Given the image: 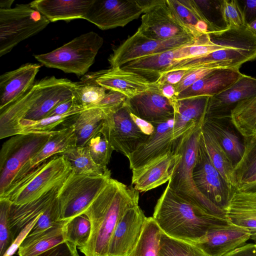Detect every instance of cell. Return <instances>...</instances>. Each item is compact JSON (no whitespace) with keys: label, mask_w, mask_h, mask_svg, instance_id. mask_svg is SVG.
Instances as JSON below:
<instances>
[{"label":"cell","mask_w":256,"mask_h":256,"mask_svg":"<svg viewBox=\"0 0 256 256\" xmlns=\"http://www.w3.org/2000/svg\"><path fill=\"white\" fill-rule=\"evenodd\" d=\"M78 113L72 112L62 116L47 117L38 120H23L20 123V134L50 132Z\"/></svg>","instance_id":"cell-45"},{"label":"cell","mask_w":256,"mask_h":256,"mask_svg":"<svg viewBox=\"0 0 256 256\" xmlns=\"http://www.w3.org/2000/svg\"><path fill=\"white\" fill-rule=\"evenodd\" d=\"M247 28L256 36V20L248 24Z\"/></svg>","instance_id":"cell-61"},{"label":"cell","mask_w":256,"mask_h":256,"mask_svg":"<svg viewBox=\"0 0 256 256\" xmlns=\"http://www.w3.org/2000/svg\"><path fill=\"white\" fill-rule=\"evenodd\" d=\"M60 208L57 198L40 216L28 236L40 233L54 225L61 223L64 220H60Z\"/></svg>","instance_id":"cell-48"},{"label":"cell","mask_w":256,"mask_h":256,"mask_svg":"<svg viewBox=\"0 0 256 256\" xmlns=\"http://www.w3.org/2000/svg\"><path fill=\"white\" fill-rule=\"evenodd\" d=\"M152 124L155 126L154 133L128 158L132 170L142 167L169 152H174L176 141L173 139L174 118Z\"/></svg>","instance_id":"cell-18"},{"label":"cell","mask_w":256,"mask_h":256,"mask_svg":"<svg viewBox=\"0 0 256 256\" xmlns=\"http://www.w3.org/2000/svg\"><path fill=\"white\" fill-rule=\"evenodd\" d=\"M62 154L70 162L72 171L76 174L102 175L110 172L107 167L100 166L94 162L87 146H76Z\"/></svg>","instance_id":"cell-38"},{"label":"cell","mask_w":256,"mask_h":256,"mask_svg":"<svg viewBox=\"0 0 256 256\" xmlns=\"http://www.w3.org/2000/svg\"><path fill=\"white\" fill-rule=\"evenodd\" d=\"M130 114L134 122L144 134L150 136L154 133L155 126L154 124L136 116L130 112Z\"/></svg>","instance_id":"cell-57"},{"label":"cell","mask_w":256,"mask_h":256,"mask_svg":"<svg viewBox=\"0 0 256 256\" xmlns=\"http://www.w3.org/2000/svg\"><path fill=\"white\" fill-rule=\"evenodd\" d=\"M255 244H256V242L255 243Z\"/></svg>","instance_id":"cell-62"},{"label":"cell","mask_w":256,"mask_h":256,"mask_svg":"<svg viewBox=\"0 0 256 256\" xmlns=\"http://www.w3.org/2000/svg\"><path fill=\"white\" fill-rule=\"evenodd\" d=\"M110 178V172L98 175L76 174L72 171L58 193L60 220L68 221L82 214Z\"/></svg>","instance_id":"cell-8"},{"label":"cell","mask_w":256,"mask_h":256,"mask_svg":"<svg viewBox=\"0 0 256 256\" xmlns=\"http://www.w3.org/2000/svg\"><path fill=\"white\" fill-rule=\"evenodd\" d=\"M40 66L26 64L0 76V110L16 100L33 86Z\"/></svg>","instance_id":"cell-24"},{"label":"cell","mask_w":256,"mask_h":256,"mask_svg":"<svg viewBox=\"0 0 256 256\" xmlns=\"http://www.w3.org/2000/svg\"><path fill=\"white\" fill-rule=\"evenodd\" d=\"M226 256H256V246L253 244H245Z\"/></svg>","instance_id":"cell-58"},{"label":"cell","mask_w":256,"mask_h":256,"mask_svg":"<svg viewBox=\"0 0 256 256\" xmlns=\"http://www.w3.org/2000/svg\"><path fill=\"white\" fill-rule=\"evenodd\" d=\"M202 124L176 140L174 152L180 155L168 180V186L184 200L196 204L217 214L226 217V212L220 209L204 196L197 189L192 179Z\"/></svg>","instance_id":"cell-4"},{"label":"cell","mask_w":256,"mask_h":256,"mask_svg":"<svg viewBox=\"0 0 256 256\" xmlns=\"http://www.w3.org/2000/svg\"><path fill=\"white\" fill-rule=\"evenodd\" d=\"M12 204L8 198H0V256H4L14 241L9 221Z\"/></svg>","instance_id":"cell-47"},{"label":"cell","mask_w":256,"mask_h":256,"mask_svg":"<svg viewBox=\"0 0 256 256\" xmlns=\"http://www.w3.org/2000/svg\"><path fill=\"white\" fill-rule=\"evenodd\" d=\"M180 155L170 152L146 164L132 170V186L140 192H146L168 182Z\"/></svg>","instance_id":"cell-20"},{"label":"cell","mask_w":256,"mask_h":256,"mask_svg":"<svg viewBox=\"0 0 256 256\" xmlns=\"http://www.w3.org/2000/svg\"><path fill=\"white\" fill-rule=\"evenodd\" d=\"M202 127L216 138L235 167L244 152V138L233 124L231 116H206ZM242 136V135H241Z\"/></svg>","instance_id":"cell-22"},{"label":"cell","mask_w":256,"mask_h":256,"mask_svg":"<svg viewBox=\"0 0 256 256\" xmlns=\"http://www.w3.org/2000/svg\"><path fill=\"white\" fill-rule=\"evenodd\" d=\"M144 11L140 0H94L84 20L106 30L124 27Z\"/></svg>","instance_id":"cell-14"},{"label":"cell","mask_w":256,"mask_h":256,"mask_svg":"<svg viewBox=\"0 0 256 256\" xmlns=\"http://www.w3.org/2000/svg\"><path fill=\"white\" fill-rule=\"evenodd\" d=\"M237 188L244 192H256V174L238 186Z\"/></svg>","instance_id":"cell-59"},{"label":"cell","mask_w":256,"mask_h":256,"mask_svg":"<svg viewBox=\"0 0 256 256\" xmlns=\"http://www.w3.org/2000/svg\"><path fill=\"white\" fill-rule=\"evenodd\" d=\"M202 134L214 166L226 180L233 186L237 187L234 174V166L230 158L214 136L202 127Z\"/></svg>","instance_id":"cell-35"},{"label":"cell","mask_w":256,"mask_h":256,"mask_svg":"<svg viewBox=\"0 0 256 256\" xmlns=\"http://www.w3.org/2000/svg\"><path fill=\"white\" fill-rule=\"evenodd\" d=\"M106 116L102 110L92 108L73 117L72 124L74 127L76 146H86L90 140L100 132Z\"/></svg>","instance_id":"cell-34"},{"label":"cell","mask_w":256,"mask_h":256,"mask_svg":"<svg viewBox=\"0 0 256 256\" xmlns=\"http://www.w3.org/2000/svg\"><path fill=\"white\" fill-rule=\"evenodd\" d=\"M141 19L136 32L148 38L162 41L184 36L198 38L178 16L169 0H158Z\"/></svg>","instance_id":"cell-11"},{"label":"cell","mask_w":256,"mask_h":256,"mask_svg":"<svg viewBox=\"0 0 256 256\" xmlns=\"http://www.w3.org/2000/svg\"><path fill=\"white\" fill-rule=\"evenodd\" d=\"M39 81L22 96L0 110V138L2 139L20 134V123L40 94Z\"/></svg>","instance_id":"cell-26"},{"label":"cell","mask_w":256,"mask_h":256,"mask_svg":"<svg viewBox=\"0 0 256 256\" xmlns=\"http://www.w3.org/2000/svg\"><path fill=\"white\" fill-rule=\"evenodd\" d=\"M124 106L130 112L152 124L162 123L174 117V108L162 94L157 80L150 90L126 98Z\"/></svg>","instance_id":"cell-17"},{"label":"cell","mask_w":256,"mask_h":256,"mask_svg":"<svg viewBox=\"0 0 256 256\" xmlns=\"http://www.w3.org/2000/svg\"><path fill=\"white\" fill-rule=\"evenodd\" d=\"M92 78L106 90L119 92L128 98L150 90L156 84V82H150L136 72L120 67L97 72Z\"/></svg>","instance_id":"cell-21"},{"label":"cell","mask_w":256,"mask_h":256,"mask_svg":"<svg viewBox=\"0 0 256 256\" xmlns=\"http://www.w3.org/2000/svg\"><path fill=\"white\" fill-rule=\"evenodd\" d=\"M182 21L195 34L197 38L208 32V26L194 0H169Z\"/></svg>","instance_id":"cell-37"},{"label":"cell","mask_w":256,"mask_h":256,"mask_svg":"<svg viewBox=\"0 0 256 256\" xmlns=\"http://www.w3.org/2000/svg\"><path fill=\"white\" fill-rule=\"evenodd\" d=\"M230 115L233 124L242 137L256 135V96L240 102Z\"/></svg>","instance_id":"cell-36"},{"label":"cell","mask_w":256,"mask_h":256,"mask_svg":"<svg viewBox=\"0 0 256 256\" xmlns=\"http://www.w3.org/2000/svg\"><path fill=\"white\" fill-rule=\"evenodd\" d=\"M139 192L132 186L110 178L84 212L91 223L87 243L78 248L84 256H108L109 243L120 218L129 208L138 205Z\"/></svg>","instance_id":"cell-1"},{"label":"cell","mask_w":256,"mask_h":256,"mask_svg":"<svg viewBox=\"0 0 256 256\" xmlns=\"http://www.w3.org/2000/svg\"><path fill=\"white\" fill-rule=\"evenodd\" d=\"M248 24L256 20V0H237Z\"/></svg>","instance_id":"cell-55"},{"label":"cell","mask_w":256,"mask_h":256,"mask_svg":"<svg viewBox=\"0 0 256 256\" xmlns=\"http://www.w3.org/2000/svg\"><path fill=\"white\" fill-rule=\"evenodd\" d=\"M71 172L70 164L64 155H55L12 185L0 198H7L17 205L26 204L62 184Z\"/></svg>","instance_id":"cell-5"},{"label":"cell","mask_w":256,"mask_h":256,"mask_svg":"<svg viewBox=\"0 0 256 256\" xmlns=\"http://www.w3.org/2000/svg\"><path fill=\"white\" fill-rule=\"evenodd\" d=\"M62 184L55 186L33 201L22 205L12 204L9 221L14 240L26 226L42 214L58 198Z\"/></svg>","instance_id":"cell-31"},{"label":"cell","mask_w":256,"mask_h":256,"mask_svg":"<svg viewBox=\"0 0 256 256\" xmlns=\"http://www.w3.org/2000/svg\"><path fill=\"white\" fill-rule=\"evenodd\" d=\"M152 218L167 236L192 244L211 230L230 223L226 217L184 200L168 186L158 200Z\"/></svg>","instance_id":"cell-2"},{"label":"cell","mask_w":256,"mask_h":256,"mask_svg":"<svg viewBox=\"0 0 256 256\" xmlns=\"http://www.w3.org/2000/svg\"><path fill=\"white\" fill-rule=\"evenodd\" d=\"M215 69L200 68L188 70L179 84L176 85L178 94Z\"/></svg>","instance_id":"cell-51"},{"label":"cell","mask_w":256,"mask_h":256,"mask_svg":"<svg viewBox=\"0 0 256 256\" xmlns=\"http://www.w3.org/2000/svg\"><path fill=\"white\" fill-rule=\"evenodd\" d=\"M162 232L153 218H147L140 240L128 256H158Z\"/></svg>","instance_id":"cell-39"},{"label":"cell","mask_w":256,"mask_h":256,"mask_svg":"<svg viewBox=\"0 0 256 256\" xmlns=\"http://www.w3.org/2000/svg\"><path fill=\"white\" fill-rule=\"evenodd\" d=\"M242 74L239 68L215 69L181 92L178 100L191 97L218 94L236 82Z\"/></svg>","instance_id":"cell-27"},{"label":"cell","mask_w":256,"mask_h":256,"mask_svg":"<svg viewBox=\"0 0 256 256\" xmlns=\"http://www.w3.org/2000/svg\"><path fill=\"white\" fill-rule=\"evenodd\" d=\"M196 39L184 36L162 41L148 38L136 32L113 50L108 60L111 68L145 56L162 52L194 42Z\"/></svg>","instance_id":"cell-13"},{"label":"cell","mask_w":256,"mask_h":256,"mask_svg":"<svg viewBox=\"0 0 256 256\" xmlns=\"http://www.w3.org/2000/svg\"><path fill=\"white\" fill-rule=\"evenodd\" d=\"M14 2V0H0V9H8L12 8L11 6Z\"/></svg>","instance_id":"cell-60"},{"label":"cell","mask_w":256,"mask_h":256,"mask_svg":"<svg viewBox=\"0 0 256 256\" xmlns=\"http://www.w3.org/2000/svg\"><path fill=\"white\" fill-rule=\"evenodd\" d=\"M92 80L78 82L74 95L76 104L84 110L94 108L106 94V89Z\"/></svg>","instance_id":"cell-42"},{"label":"cell","mask_w":256,"mask_h":256,"mask_svg":"<svg viewBox=\"0 0 256 256\" xmlns=\"http://www.w3.org/2000/svg\"><path fill=\"white\" fill-rule=\"evenodd\" d=\"M256 58V36L247 28H228L222 31L219 46L214 51L176 62L162 73L178 70L239 68Z\"/></svg>","instance_id":"cell-3"},{"label":"cell","mask_w":256,"mask_h":256,"mask_svg":"<svg viewBox=\"0 0 256 256\" xmlns=\"http://www.w3.org/2000/svg\"><path fill=\"white\" fill-rule=\"evenodd\" d=\"M208 26V32L227 30L223 12L224 0H194Z\"/></svg>","instance_id":"cell-41"},{"label":"cell","mask_w":256,"mask_h":256,"mask_svg":"<svg viewBox=\"0 0 256 256\" xmlns=\"http://www.w3.org/2000/svg\"><path fill=\"white\" fill-rule=\"evenodd\" d=\"M146 219L138 205L128 209L113 232L108 256H128L140 240Z\"/></svg>","instance_id":"cell-15"},{"label":"cell","mask_w":256,"mask_h":256,"mask_svg":"<svg viewBox=\"0 0 256 256\" xmlns=\"http://www.w3.org/2000/svg\"><path fill=\"white\" fill-rule=\"evenodd\" d=\"M36 256H79L76 246L66 241Z\"/></svg>","instance_id":"cell-52"},{"label":"cell","mask_w":256,"mask_h":256,"mask_svg":"<svg viewBox=\"0 0 256 256\" xmlns=\"http://www.w3.org/2000/svg\"><path fill=\"white\" fill-rule=\"evenodd\" d=\"M249 230L229 223L210 231L194 244L206 256H226L250 238Z\"/></svg>","instance_id":"cell-19"},{"label":"cell","mask_w":256,"mask_h":256,"mask_svg":"<svg viewBox=\"0 0 256 256\" xmlns=\"http://www.w3.org/2000/svg\"><path fill=\"white\" fill-rule=\"evenodd\" d=\"M104 44L98 34L90 32L79 36L49 52L36 54L34 58L44 66L66 73L84 76L94 64Z\"/></svg>","instance_id":"cell-6"},{"label":"cell","mask_w":256,"mask_h":256,"mask_svg":"<svg viewBox=\"0 0 256 256\" xmlns=\"http://www.w3.org/2000/svg\"><path fill=\"white\" fill-rule=\"evenodd\" d=\"M223 12L228 28H248L237 0H224Z\"/></svg>","instance_id":"cell-49"},{"label":"cell","mask_w":256,"mask_h":256,"mask_svg":"<svg viewBox=\"0 0 256 256\" xmlns=\"http://www.w3.org/2000/svg\"><path fill=\"white\" fill-rule=\"evenodd\" d=\"M178 48L142 57L129 62L120 68L136 72L150 82H156L161 74L178 60Z\"/></svg>","instance_id":"cell-32"},{"label":"cell","mask_w":256,"mask_h":256,"mask_svg":"<svg viewBox=\"0 0 256 256\" xmlns=\"http://www.w3.org/2000/svg\"><path fill=\"white\" fill-rule=\"evenodd\" d=\"M54 131L18 134L3 144L0 152V197L10 186L20 170L43 147Z\"/></svg>","instance_id":"cell-7"},{"label":"cell","mask_w":256,"mask_h":256,"mask_svg":"<svg viewBox=\"0 0 256 256\" xmlns=\"http://www.w3.org/2000/svg\"><path fill=\"white\" fill-rule=\"evenodd\" d=\"M100 132L108 139L114 150L127 158L150 136L139 129L124 104L116 112L106 116Z\"/></svg>","instance_id":"cell-12"},{"label":"cell","mask_w":256,"mask_h":256,"mask_svg":"<svg viewBox=\"0 0 256 256\" xmlns=\"http://www.w3.org/2000/svg\"><path fill=\"white\" fill-rule=\"evenodd\" d=\"M230 224L250 230L256 242V192H244L236 188L226 210Z\"/></svg>","instance_id":"cell-30"},{"label":"cell","mask_w":256,"mask_h":256,"mask_svg":"<svg viewBox=\"0 0 256 256\" xmlns=\"http://www.w3.org/2000/svg\"><path fill=\"white\" fill-rule=\"evenodd\" d=\"M91 232V223L84 214L68 220L64 229L66 241L70 242L78 248L84 246L88 242Z\"/></svg>","instance_id":"cell-43"},{"label":"cell","mask_w":256,"mask_h":256,"mask_svg":"<svg viewBox=\"0 0 256 256\" xmlns=\"http://www.w3.org/2000/svg\"><path fill=\"white\" fill-rule=\"evenodd\" d=\"M94 0H35L30 6L38 11L50 22L85 19Z\"/></svg>","instance_id":"cell-29"},{"label":"cell","mask_w":256,"mask_h":256,"mask_svg":"<svg viewBox=\"0 0 256 256\" xmlns=\"http://www.w3.org/2000/svg\"><path fill=\"white\" fill-rule=\"evenodd\" d=\"M50 22L29 4L0 9V56L10 52L20 42L42 30Z\"/></svg>","instance_id":"cell-9"},{"label":"cell","mask_w":256,"mask_h":256,"mask_svg":"<svg viewBox=\"0 0 256 256\" xmlns=\"http://www.w3.org/2000/svg\"><path fill=\"white\" fill-rule=\"evenodd\" d=\"M67 222L63 221L36 234L28 235L18 249V256H36L66 242L64 229Z\"/></svg>","instance_id":"cell-33"},{"label":"cell","mask_w":256,"mask_h":256,"mask_svg":"<svg viewBox=\"0 0 256 256\" xmlns=\"http://www.w3.org/2000/svg\"><path fill=\"white\" fill-rule=\"evenodd\" d=\"M210 96H202L179 100L178 112L174 114L173 139L186 135L198 125L203 123Z\"/></svg>","instance_id":"cell-28"},{"label":"cell","mask_w":256,"mask_h":256,"mask_svg":"<svg viewBox=\"0 0 256 256\" xmlns=\"http://www.w3.org/2000/svg\"><path fill=\"white\" fill-rule=\"evenodd\" d=\"M40 216L34 218L24 227V228L20 232L14 239L12 245L7 250L3 256H12L16 251L19 249L23 241L29 234L31 230L38 221Z\"/></svg>","instance_id":"cell-54"},{"label":"cell","mask_w":256,"mask_h":256,"mask_svg":"<svg viewBox=\"0 0 256 256\" xmlns=\"http://www.w3.org/2000/svg\"><path fill=\"white\" fill-rule=\"evenodd\" d=\"M86 146L94 162L100 166L106 167L114 149L106 136L100 132L90 140Z\"/></svg>","instance_id":"cell-46"},{"label":"cell","mask_w":256,"mask_h":256,"mask_svg":"<svg viewBox=\"0 0 256 256\" xmlns=\"http://www.w3.org/2000/svg\"><path fill=\"white\" fill-rule=\"evenodd\" d=\"M192 174L194 185L200 192L226 213L236 187L226 180L214 166L206 148L202 132Z\"/></svg>","instance_id":"cell-10"},{"label":"cell","mask_w":256,"mask_h":256,"mask_svg":"<svg viewBox=\"0 0 256 256\" xmlns=\"http://www.w3.org/2000/svg\"><path fill=\"white\" fill-rule=\"evenodd\" d=\"M244 138V154L234 172L237 186L256 174V135Z\"/></svg>","instance_id":"cell-40"},{"label":"cell","mask_w":256,"mask_h":256,"mask_svg":"<svg viewBox=\"0 0 256 256\" xmlns=\"http://www.w3.org/2000/svg\"><path fill=\"white\" fill-rule=\"evenodd\" d=\"M162 94L166 98L173 106L174 114L178 112V98L176 85L157 80Z\"/></svg>","instance_id":"cell-53"},{"label":"cell","mask_w":256,"mask_h":256,"mask_svg":"<svg viewBox=\"0 0 256 256\" xmlns=\"http://www.w3.org/2000/svg\"><path fill=\"white\" fill-rule=\"evenodd\" d=\"M39 82L40 94L24 120L34 121L46 118L57 105L74 97L78 84L54 76L46 77Z\"/></svg>","instance_id":"cell-16"},{"label":"cell","mask_w":256,"mask_h":256,"mask_svg":"<svg viewBox=\"0 0 256 256\" xmlns=\"http://www.w3.org/2000/svg\"><path fill=\"white\" fill-rule=\"evenodd\" d=\"M76 146V138L72 124L63 128L54 130L43 147L20 170L12 185L19 182L50 158L62 154Z\"/></svg>","instance_id":"cell-25"},{"label":"cell","mask_w":256,"mask_h":256,"mask_svg":"<svg viewBox=\"0 0 256 256\" xmlns=\"http://www.w3.org/2000/svg\"><path fill=\"white\" fill-rule=\"evenodd\" d=\"M188 70H178L162 74L158 80L162 82L176 85L187 73Z\"/></svg>","instance_id":"cell-56"},{"label":"cell","mask_w":256,"mask_h":256,"mask_svg":"<svg viewBox=\"0 0 256 256\" xmlns=\"http://www.w3.org/2000/svg\"><path fill=\"white\" fill-rule=\"evenodd\" d=\"M256 96V78L242 74L232 85L210 96L206 116H231V111L240 102Z\"/></svg>","instance_id":"cell-23"},{"label":"cell","mask_w":256,"mask_h":256,"mask_svg":"<svg viewBox=\"0 0 256 256\" xmlns=\"http://www.w3.org/2000/svg\"><path fill=\"white\" fill-rule=\"evenodd\" d=\"M126 99V97L123 94L110 90L94 108L101 109L106 116H107L122 108L124 106Z\"/></svg>","instance_id":"cell-50"},{"label":"cell","mask_w":256,"mask_h":256,"mask_svg":"<svg viewBox=\"0 0 256 256\" xmlns=\"http://www.w3.org/2000/svg\"><path fill=\"white\" fill-rule=\"evenodd\" d=\"M158 256H206L196 245L162 232Z\"/></svg>","instance_id":"cell-44"}]
</instances>
